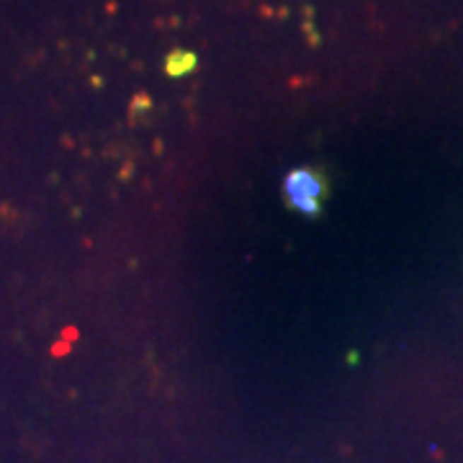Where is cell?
I'll return each instance as SVG.
<instances>
[{
  "instance_id": "obj_1",
  "label": "cell",
  "mask_w": 463,
  "mask_h": 463,
  "mask_svg": "<svg viewBox=\"0 0 463 463\" xmlns=\"http://www.w3.org/2000/svg\"><path fill=\"white\" fill-rule=\"evenodd\" d=\"M327 196V175L317 168H296L283 180V199L293 211L317 216Z\"/></svg>"
},
{
  "instance_id": "obj_2",
  "label": "cell",
  "mask_w": 463,
  "mask_h": 463,
  "mask_svg": "<svg viewBox=\"0 0 463 463\" xmlns=\"http://www.w3.org/2000/svg\"><path fill=\"white\" fill-rule=\"evenodd\" d=\"M196 67V57H193L191 52H172L170 57H168V64H165V70L168 75H185V72H191Z\"/></svg>"
},
{
  "instance_id": "obj_3",
  "label": "cell",
  "mask_w": 463,
  "mask_h": 463,
  "mask_svg": "<svg viewBox=\"0 0 463 463\" xmlns=\"http://www.w3.org/2000/svg\"><path fill=\"white\" fill-rule=\"evenodd\" d=\"M67 345H64V342H59V345H54V348H52V356H64V353H67Z\"/></svg>"
},
{
  "instance_id": "obj_4",
  "label": "cell",
  "mask_w": 463,
  "mask_h": 463,
  "mask_svg": "<svg viewBox=\"0 0 463 463\" xmlns=\"http://www.w3.org/2000/svg\"><path fill=\"white\" fill-rule=\"evenodd\" d=\"M64 337H67V340H75V337H78V329L67 327V329H64Z\"/></svg>"
}]
</instances>
